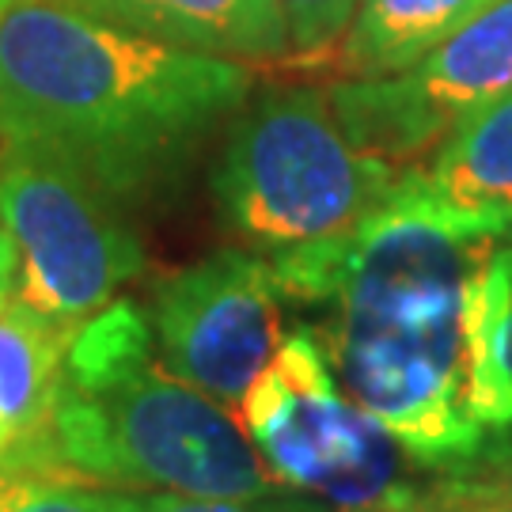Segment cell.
Listing matches in <instances>:
<instances>
[{"label": "cell", "instance_id": "8", "mask_svg": "<svg viewBox=\"0 0 512 512\" xmlns=\"http://www.w3.org/2000/svg\"><path fill=\"white\" fill-rule=\"evenodd\" d=\"M327 92L353 145L414 167L467 114L512 95V0H494L403 73L334 80Z\"/></svg>", "mask_w": 512, "mask_h": 512}, {"label": "cell", "instance_id": "6", "mask_svg": "<svg viewBox=\"0 0 512 512\" xmlns=\"http://www.w3.org/2000/svg\"><path fill=\"white\" fill-rule=\"evenodd\" d=\"M0 220L16 243V304L80 327L145 270L114 194L42 145L0 141Z\"/></svg>", "mask_w": 512, "mask_h": 512}, {"label": "cell", "instance_id": "11", "mask_svg": "<svg viewBox=\"0 0 512 512\" xmlns=\"http://www.w3.org/2000/svg\"><path fill=\"white\" fill-rule=\"evenodd\" d=\"M490 4L494 0H361L342 42L319 65H330L338 80L403 73Z\"/></svg>", "mask_w": 512, "mask_h": 512}, {"label": "cell", "instance_id": "17", "mask_svg": "<svg viewBox=\"0 0 512 512\" xmlns=\"http://www.w3.org/2000/svg\"><path fill=\"white\" fill-rule=\"evenodd\" d=\"M418 512H490V505H486V494H482V486H478V490H467V494L452 497L448 505H437V509H418Z\"/></svg>", "mask_w": 512, "mask_h": 512}, {"label": "cell", "instance_id": "3", "mask_svg": "<svg viewBox=\"0 0 512 512\" xmlns=\"http://www.w3.org/2000/svg\"><path fill=\"white\" fill-rule=\"evenodd\" d=\"M35 440L61 467L114 490L285 494L236 414L160 361L145 308L118 300L73 330L54 410Z\"/></svg>", "mask_w": 512, "mask_h": 512}, {"label": "cell", "instance_id": "1", "mask_svg": "<svg viewBox=\"0 0 512 512\" xmlns=\"http://www.w3.org/2000/svg\"><path fill=\"white\" fill-rule=\"evenodd\" d=\"M270 266L338 387L418 467L512 437V232L448 217L418 164L349 236Z\"/></svg>", "mask_w": 512, "mask_h": 512}, {"label": "cell", "instance_id": "18", "mask_svg": "<svg viewBox=\"0 0 512 512\" xmlns=\"http://www.w3.org/2000/svg\"><path fill=\"white\" fill-rule=\"evenodd\" d=\"M482 494H486L490 512H512V482H505V486H482Z\"/></svg>", "mask_w": 512, "mask_h": 512}, {"label": "cell", "instance_id": "12", "mask_svg": "<svg viewBox=\"0 0 512 512\" xmlns=\"http://www.w3.org/2000/svg\"><path fill=\"white\" fill-rule=\"evenodd\" d=\"M73 327L8 304L0 311V456L31 440L54 410Z\"/></svg>", "mask_w": 512, "mask_h": 512}, {"label": "cell", "instance_id": "7", "mask_svg": "<svg viewBox=\"0 0 512 512\" xmlns=\"http://www.w3.org/2000/svg\"><path fill=\"white\" fill-rule=\"evenodd\" d=\"M145 319L175 376L236 410L285 342V296L270 258L224 247L164 277Z\"/></svg>", "mask_w": 512, "mask_h": 512}, {"label": "cell", "instance_id": "15", "mask_svg": "<svg viewBox=\"0 0 512 512\" xmlns=\"http://www.w3.org/2000/svg\"><path fill=\"white\" fill-rule=\"evenodd\" d=\"M141 512H334L300 494L274 497H186V494H145Z\"/></svg>", "mask_w": 512, "mask_h": 512}, {"label": "cell", "instance_id": "4", "mask_svg": "<svg viewBox=\"0 0 512 512\" xmlns=\"http://www.w3.org/2000/svg\"><path fill=\"white\" fill-rule=\"evenodd\" d=\"M406 167L353 145L327 88L255 99L220 152L213 190L239 239L293 255L349 236L403 183Z\"/></svg>", "mask_w": 512, "mask_h": 512}, {"label": "cell", "instance_id": "5", "mask_svg": "<svg viewBox=\"0 0 512 512\" xmlns=\"http://www.w3.org/2000/svg\"><path fill=\"white\" fill-rule=\"evenodd\" d=\"M232 414L285 494L334 512H418V463L338 387L308 330L285 334Z\"/></svg>", "mask_w": 512, "mask_h": 512}, {"label": "cell", "instance_id": "9", "mask_svg": "<svg viewBox=\"0 0 512 512\" xmlns=\"http://www.w3.org/2000/svg\"><path fill=\"white\" fill-rule=\"evenodd\" d=\"M129 31L232 61L289 57L281 0H73Z\"/></svg>", "mask_w": 512, "mask_h": 512}, {"label": "cell", "instance_id": "14", "mask_svg": "<svg viewBox=\"0 0 512 512\" xmlns=\"http://www.w3.org/2000/svg\"><path fill=\"white\" fill-rule=\"evenodd\" d=\"M361 0H281L289 27V61L319 65L342 42Z\"/></svg>", "mask_w": 512, "mask_h": 512}, {"label": "cell", "instance_id": "10", "mask_svg": "<svg viewBox=\"0 0 512 512\" xmlns=\"http://www.w3.org/2000/svg\"><path fill=\"white\" fill-rule=\"evenodd\" d=\"M418 175L448 217L512 232V95L467 114Z\"/></svg>", "mask_w": 512, "mask_h": 512}, {"label": "cell", "instance_id": "13", "mask_svg": "<svg viewBox=\"0 0 512 512\" xmlns=\"http://www.w3.org/2000/svg\"><path fill=\"white\" fill-rule=\"evenodd\" d=\"M141 505L145 494L76 475L35 437L0 456V512H141Z\"/></svg>", "mask_w": 512, "mask_h": 512}, {"label": "cell", "instance_id": "16", "mask_svg": "<svg viewBox=\"0 0 512 512\" xmlns=\"http://www.w3.org/2000/svg\"><path fill=\"white\" fill-rule=\"evenodd\" d=\"M16 300V243L0 220V311Z\"/></svg>", "mask_w": 512, "mask_h": 512}, {"label": "cell", "instance_id": "19", "mask_svg": "<svg viewBox=\"0 0 512 512\" xmlns=\"http://www.w3.org/2000/svg\"><path fill=\"white\" fill-rule=\"evenodd\" d=\"M12 4H16V0H0V23H4V16L12 12Z\"/></svg>", "mask_w": 512, "mask_h": 512}, {"label": "cell", "instance_id": "2", "mask_svg": "<svg viewBox=\"0 0 512 512\" xmlns=\"http://www.w3.org/2000/svg\"><path fill=\"white\" fill-rule=\"evenodd\" d=\"M255 73L183 50L73 0H16L0 23V141L42 145L114 198L247 103Z\"/></svg>", "mask_w": 512, "mask_h": 512}]
</instances>
